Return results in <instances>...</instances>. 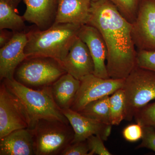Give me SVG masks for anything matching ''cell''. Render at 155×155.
<instances>
[{"instance_id": "8992f818", "label": "cell", "mask_w": 155, "mask_h": 155, "mask_svg": "<svg viewBox=\"0 0 155 155\" xmlns=\"http://www.w3.org/2000/svg\"><path fill=\"white\" fill-rule=\"evenodd\" d=\"M125 120L130 121L137 112L155 99V72L137 66L125 79Z\"/></svg>"}, {"instance_id": "30bf717a", "label": "cell", "mask_w": 155, "mask_h": 155, "mask_svg": "<svg viewBox=\"0 0 155 155\" xmlns=\"http://www.w3.org/2000/svg\"><path fill=\"white\" fill-rule=\"evenodd\" d=\"M26 32H14L11 40L0 49L1 80L14 78L15 70L27 58L24 49L27 42Z\"/></svg>"}, {"instance_id": "9c48e42d", "label": "cell", "mask_w": 155, "mask_h": 155, "mask_svg": "<svg viewBox=\"0 0 155 155\" xmlns=\"http://www.w3.org/2000/svg\"><path fill=\"white\" fill-rule=\"evenodd\" d=\"M132 36L137 50H155V0H140Z\"/></svg>"}, {"instance_id": "7402d4cb", "label": "cell", "mask_w": 155, "mask_h": 155, "mask_svg": "<svg viewBox=\"0 0 155 155\" xmlns=\"http://www.w3.org/2000/svg\"><path fill=\"white\" fill-rule=\"evenodd\" d=\"M136 123L143 126H149L155 129V102L148 104L135 114L134 118Z\"/></svg>"}, {"instance_id": "8fae6325", "label": "cell", "mask_w": 155, "mask_h": 155, "mask_svg": "<svg viewBox=\"0 0 155 155\" xmlns=\"http://www.w3.org/2000/svg\"><path fill=\"white\" fill-rule=\"evenodd\" d=\"M78 37L87 46L94 63V75L97 77L110 78L105 63L107 49L102 35L98 30L92 25H81Z\"/></svg>"}, {"instance_id": "ac0fdd59", "label": "cell", "mask_w": 155, "mask_h": 155, "mask_svg": "<svg viewBox=\"0 0 155 155\" xmlns=\"http://www.w3.org/2000/svg\"><path fill=\"white\" fill-rule=\"evenodd\" d=\"M15 9L4 0H0V30L9 29L14 32H26L28 30L25 19L16 13Z\"/></svg>"}, {"instance_id": "cb8c5ba5", "label": "cell", "mask_w": 155, "mask_h": 155, "mask_svg": "<svg viewBox=\"0 0 155 155\" xmlns=\"http://www.w3.org/2000/svg\"><path fill=\"white\" fill-rule=\"evenodd\" d=\"M87 141L90 150L89 155H112L105 146L104 140L100 136L92 135L87 139Z\"/></svg>"}, {"instance_id": "7c38bea8", "label": "cell", "mask_w": 155, "mask_h": 155, "mask_svg": "<svg viewBox=\"0 0 155 155\" xmlns=\"http://www.w3.org/2000/svg\"><path fill=\"white\" fill-rule=\"evenodd\" d=\"M62 111L74 130L72 143L84 141L93 135L100 136L104 141H106L110 135L112 125L87 118L71 109Z\"/></svg>"}, {"instance_id": "603a6c76", "label": "cell", "mask_w": 155, "mask_h": 155, "mask_svg": "<svg viewBox=\"0 0 155 155\" xmlns=\"http://www.w3.org/2000/svg\"><path fill=\"white\" fill-rule=\"evenodd\" d=\"M137 67L155 72V50H137Z\"/></svg>"}, {"instance_id": "52a82bcc", "label": "cell", "mask_w": 155, "mask_h": 155, "mask_svg": "<svg viewBox=\"0 0 155 155\" xmlns=\"http://www.w3.org/2000/svg\"><path fill=\"white\" fill-rule=\"evenodd\" d=\"M29 127V118L22 104L2 82L0 87V139L14 130Z\"/></svg>"}, {"instance_id": "277c9868", "label": "cell", "mask_w": 155, "mask_h": 155, "mask_svg": "<svg viewBox=\"0 0 155 155\" xmlns=\"http://www.w3.org/2000/svg\"><path fill=\"white\" fill-rule=\"evenodd\" d=\"M67 73L60 62L45 57L26 58L17 67L14 78L24 86L34 89L51 86Z\"/></svg>"}, {"instance_id": "ffe728a7", "label": "cell", "mask_w": 155, "mask_h": 155, "mask_svg": "<svg viewBox=\"0 0 155 155\" xmlns=\"http://www.w3.org/2000/svg\"><path fill=\"white\" fill-rule=\"evenodd\" d=\"M112 125H118L125 119V94L123 89L115 91L109 98Z\"/></svg>"}, {"instance_id": "5b68a950", "label": "cell", "mask_w": 155, "mask_h": 155, "mask_svg": "<svg viewBox=\"0 0 155 155\" xmlns=\"http://www.w3.org/2000/svg\"><path fill=\"white\" fill-rule=\"evenodd\" d=\"M32 130L35 155H61L74 137L70 124L60 120L41 119Z\"/></svg>"}, {"instance_id": "3957f363", "label": "cell", "mask_w": 155, "mask_h": 155, "mask_svg": "<svg viewBox=\"0 0 155 155\" xmlns=\"http://www.w3.org/2000/svg\"><path fill=\"white\" fill-rule=\"evenodd\" d=\"M3 81L26 111L29 118L30 129H33L37 122L41 119L58 120L69 123L53 99L51 86L34 89L24 86L14 78Z\"/></svg>"}, {"instance_id": "6da1fadb", "label": "cell", "mask_w": 155, "mask_h": 155, "mask_svg": "<svg viewBox=\"0 0 155 155\" xmlns=\"http://www.w3.org/2000/svg\"><path fill=\"white\" fill-rule=\"evenodd\" d=\"M87 24L98 30L105 42L109 77L126 79L137 66L132 23L120 14L110 0H98L91 2Z\"/></svg>"}, {"instance_id": "d4e9b609", "label": "cell", "mask_w": 155, "mask_h": 155, "mask_svg": "<svg viewBox=\"0 0 155 155\" xmlns=\"http://www.w3.org/2000/svg\"><path fill=\"white\" fill-rule=\"evenodd\" d=\"M143 134V129L138 123L127 125L123 129L122 135L127 141L134 142L141 139Z\"/></svg>"}, {"instance_id": "d6986e66", "label": "cell", "mask_w": 155, "mask_h": 155, "mask_svg": "<svg viewBox=\"0 0 155 155\" xmlns=\"http://www.w3.org/2000/svg\"><path fill=\"white\" fill-rule=\"evenodd\" d=\"M109 98V96H107L93 101L78 113L90 119L112 125Z\"/></svg>"}, {"instance_id": "44dd1931", "label": "cell", "mask_w": 155, "mask_h": 155, "mask_svg": "<svg viewBox=\"0 0 155 155\" xmlns=\"http://www.w3.org/2000/svg\"><path fill=\"white\" fill-rule=\"evenodd\" d=\"M120 14L130 23L135 21L138 12L140 0H110Z\"/></svg>"}, {"instance_id": "ba28073f", "label": "cell", "mask_w": 155, "mask_h": 155, "mask_svg": "<svg viewBox=\"0 0 155 155\" xmlns=\"http://www.w3.org/2000/svg\"><path fill=\"white\" fill-rule=\"evenodd\" d=\"M80 81V87L70 108L77 112L93 101L112 95L123 88L125 79H104L92 74L83 77Z\"/></svg>"}, {"instance_id": "f546056e", "label": "cell", "mask_w": 155, "mask_h": 155, "mask_svg": "<svg viewBox=\"0 0 155 155\" xmlns=\"http://www.w3.org/2000/svg\"><path fill=\"white\" fill-rule=\"evenodd\" d=\"M97 1H98V0H91L92 2H95Z\"/></svg>"}, {"instance_id": "e0dca14e", "label": "cell", "mask_w": 155, "mask_h": 155, "mask_svg": "<svg viewBox=\"0 0 155 155\" xmlns=\"http://www.w3.org/2000/svg\"><path fill=\"white\" fill-rule=\"evenodd\" d=\"M80 84V80L66 73L51 85L53 99L62 110L70 109Z\"/></svg>"}, {"instance_id": "83f0119b", "label": "cell", "mask_w": 155, "mask_h": 155, "mask_svg": "<svg viewBox=\"0 0 155 155\" xmlns=\"http://www.w3.org/2000/svg\"><path fill=\"white\" fill-rule=\"evenodd\" d=\"M14 32L10 31L6 29H1L0 31V47H3L11 40L14 36Z\"/></svg>"}, {"instance_id": "f1b7e54d", "label": "cell", "mask_w": 155, "mask_h": 155, "mask_svg": "<svg viewBox=\"0 0 155 155\" xmlns=\"http://www.w3.org/2000/svg\"><path fill=\"white\" fill-rule=\"evenodd\" d=\"M4 1L8 3L14 8H16L19 5V2L22 0H4Z\"/></svg>"}, {"instance_id": "4fadbf2b", "label": "cell", "mask_w": 155, "mask_h": 155, "mask_svg": "<svg viewBox=\"0 0 155 155\" xmlns=\"http://www.w3.org/2000/svg\"><path fill=\"white\" fill-rule=\"evenodd\" d=\"M61 64L67 73L81 80L94 74V63L87 45L78 37Z\"/></svg>"}, {"instance_id": "4316f807", "label": "cell", "mask_w": 155, "mask_h": 155, "mask_svg": "<svg viewBox=\"0 0 155 155\" xmlns=\"http://www.w3.org/2000/svg\"><path fill=\"white\" fill-rule=\"evenodd\" d=\"M143 134L141 143L137 149L146 148L155 152V129L149 126H143Z\"/></svg>"}, {"instance_id": "9a60e30c", "label": "cell", "mask_w": 155, "mask_h": 155, "mask_svg": "<svg viewBox=\"0 0 155 155\" xmlns=\"http://www.w3.org/2000/svg\"><path fill=\"white\" fill-rule=\"evenodd\" d=\"M0 155H35L32 129H18L0 139Z\"/></svg>"}, {"instance_id": "5bb4252c", "label": "cell", "mask_w": 155, "mask_h": 155, "mask_svg": "<svg viewBox=\"0 0 155 155\" xmlns=\"http://www.w3.org/2000/svg\"><path fill=\"white\" fill-rule=\"evenodd\" d=\"M26 9L22 16L25 20L34 23L40 30L54 24L59 0H22Z\"/></svg>"}, {"instance_id": "7a4b0ae2", "label": "cell", "mask_w": 155, "mask_h": 155, "mask_svg": "<svg viewBox=\"0 0 155 155\" xmlns=\"http://www.w3.org/2000/svg\"><path fill=\"white\" fill-rule=\"evenodd\" d=\"M81 26L72 23H60L54 24L44 30L36 26L28 28L24 49L26 57H48L61 63L77 38Z\"/></svg>"}, {"instance_id": "2e32d148", "label": "cell", "mask_w": 155, "mask_h": 155, "mask_svg": "<svg viewBox=\"0 0 155 155\" xmlns=\"http://www.w3.org/2000/svg\"><path fill=\"white\" fill-rule=\"evenodd\" d=\"M91 0H59L54 24H87Z\"/></svg>"}, {"instance_id": "484cf974", "label": "cell", "mask_w": 155, "mask_h": 155, "mask_svg": "<svg viewBox=\"0 0 155 155\" xmlns=\"http://www.w3.org/2000/svg\"><path fill=\"white\" fill-rule=\"evenodd\" d=\"M89 151L86 140L70 143L62 152L61 155H89Z\"/></svg>"}]
</instances>
